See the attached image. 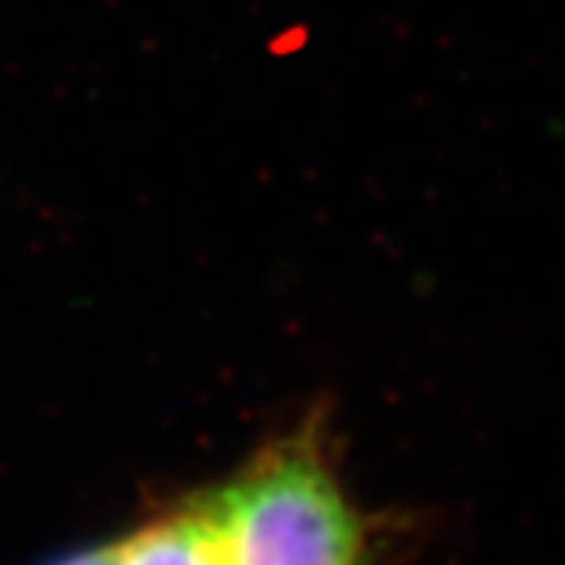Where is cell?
<instances>
[{
  "label": "cell",
  "mask_w": 565,
  "mask_h": 565,
  "mask_svg": "<svg viewBox=\"0 0 565 565\" xmlns=\"http://www.w3.org/2000/svg\"><path fill=\"white\" fill-rule=\"evenodd\" d=\"M230 565H371V527L330 459L323 418L262 446L217 484Z\"/></svg>",
  "instance_id": "6da1fadb"
},
{
  "label": "cell",
  "mask_w": 565,
  "mask_h": 565,
  "mask_svg": "<svg viewBox=\"0 0 565 565\" xmlns=\"http://www.w3.org/2000/svg\"><path fill=\"white\" fill-rule=\"evenodd\" d=\"M114 565H230V527L217 487L114 541Z\"/></svg>",
  "instance_id": "7a4b0ae2"
},
{
  "label": "cell",
  "mask_w": 565,
  "mask_h": 565,
  "mask_svg": "<svg viewBox=\"0 0 565 565\" xmlns=\"http://www.w3.org/2000/svg\"><path fill=\"white\" fill-rule=\"evenodd\" d=\"M44 565H114V544H92Z\"/></svg>",
  "instance_id": "3957f363"
}]
</instances>
